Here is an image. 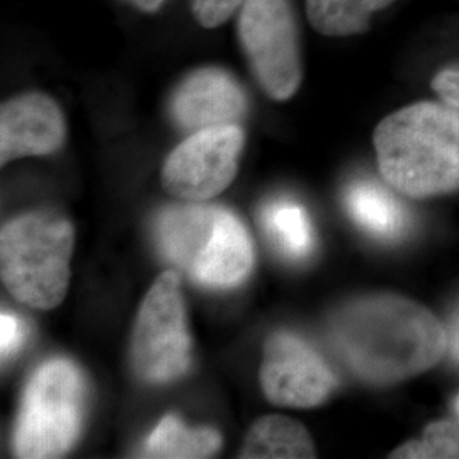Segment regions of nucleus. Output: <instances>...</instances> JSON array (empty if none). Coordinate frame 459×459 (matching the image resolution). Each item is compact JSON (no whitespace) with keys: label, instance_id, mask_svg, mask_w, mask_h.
<instances>
[{"label":"nucleus","instance_id":"nucleus-2","mask_svg":"<svg viewBox=\"0 0 459 459\" xmlns=\"http://www.w3.org/2000/svg\"><path fill=\"white\" fill-rule=\"evenodd\" d=\"M377 167L386 184L413 199L459 191V108L419 100L377 123Z\"/></svg>","mask_w":459,"mask_h":459},{"label":"nucleus","instance_id":"nucleus-4","mask_svg":"<svg viewBox=\"0 0 459 459\" xmlns=\"http://www.w3.org/2000/svg\"><path fill=\"white\" fill-rule=\"evenodd\" d=\"M87 385L68 359L43 362L30 377L14 429L17 458H62L82 432Z\"/></svg>","mask_w":459,"mask_h":459},{"label":"nucleus","instance_id":"nucleus-23","mask_svg":"<svg viewBox=\"0 0 459 459\" xmlns=\"http://www.w3.org/2000/svg\"><path fill=\"white\" fill-rule=\"evenodd\" d=\"M451 347H453V356L459 361V316L455 322V328H453V337H451Z\"/></svg>","mask_w":459,"mask_h":459},{"label":"nucleus","instance_id":"nucleus-9","mask_svg":"<svg viewBox=\"0 0 459 459\" xmlns=\"http://www.w3.org/2000/svg\"><path fill=\"white\" fill-rule=\"evenodd\" d=\"M248 100L235 77L218 66L191 72L174 91L170 115L186 132L223 125H238L247 115Z\"/></svg>","mask_w":459,"mask_h":459},{"label":"nucleus","instance_id":"nucleus-3","mask_svg":"<svg viewBox=\"0 0 459 459\" xmlns=\"http://www.w3.org/2000/svg\"><path fill=\"white\" fill-rule=\"evenodd\" d=\"M74 227L60 214L31 212L2 227L0 274L17 301L51 310L65 299L70 284Z\"/></svg>","mask_w":459,"mask_h":459},{"label":"nucleus","instance_id":"nucleus-12","mask_svg":"<svg viewBox=\"0 0 459 459\" xmlns=\"http://www.w3.org/2000/svg\"><path fill=\"white\" fill-rule=\"evenodd\" d=\"M216 214L218 206L199 201L167 206L157 220V244L165 259L189 274L213 235Z\"/></svg>","mask_w":459,"mask_h":459},{"label":"nucleus","instance_id":"nucleus-21","mask_svg":"<svg viewBox=\"0 0 459 459\" xmlns=\"http://www.w3.org/2000/svg\"><path fill=\"white\" fill-rule=\"evenodd\" d=\"M430 87L441 100L459 108V65L441 68L432 77Z\"/></svg>","mask_w":459,"mask_h":459},{"label":"nucleus","instance_id":"nucleus-1","mask_svg":"<svg viewBox=\"0 0 459 459\" xmlns=\"http://www.w3.org/2000/svg\"><path fill=\"white\" fill-rule=\"evenodd\" d=\"M330 339L351 373L377 386L426 373L443 359L449 344L434 313L394 293L345 303L330 320Z\"/></svg>","mask_w":459,"mask_h":459},{"label":"nucleus","instance_id":"nucleus-15","mask_svg":"<svg viewBox=\"0 0 459 459\" xmlns=\"http://www.w3.org/2000/svg\"><path fill=\"white\" fill-rule=\"evenodd\" d=\"M264 231L290 261H305L315 250V230L308 212L290 197L267 203L261 213Z\"/></svg>","mask_w":459,"mask_h":459},{"label":"nucleus","instance_id":"nucleus-8","mask_svg":"<svg viewBox=\"0 0 459 459\" xmlns=\"http://www.w3.org/2000/svg\"><path fill=\"white\" fill-rule=\"evenodd\" d=\"M261 385L278 407L313 409L327 402L337 377L316 349L291 332H276L264 345Z\"/></svg>","mask_w":459,"mask_h":459},{"label":"nucleus","instance_id":"nucleus-7","mask_svg":"<svg viewBox=\"0 0 459 459\" xmlns=\"http://www.w3.org/2000/svg\"><path fill=\"white\" fill-rule=\"evenodd\" d=\"M246 133L223 125L191 133L170 152L162 167V186L172 196L206 201L223 193L238 172Z\"/></svg>","mask_w":459,"mask_h":459},{"label":"nucleus","instance_id":"nucleus-22","mask_svg":"<svg viewBox=\"0 0 459 459\" xmlns=\"http://www.w3.org/2000/svg\"><path fill=\"white\" fill-rule=\"evenodd\" d=\"M126 2H130L133 7H136L142 13H155L162 7L165 0H126Z\"/></svg>","mask_w":459,"mask_h":459},{"label":"nucleus","instance_id":"nucleus-18","mask_svg":"<svg viewBox=\"0 0 459 459\" xmlns=\"http://www.w3.org/2000/svg\"><path fill=\"white\" fill-rule=\"evenodd\" d=\"M392 459L459 458V426L453 420H437L426 427L419 439L402 444L390 455Z\"/></svg>","mask_w":459,"mask_h":459},{"label":"nucleus","instance_id":"nucleus-16","mask_svg":"<svg viewBox=\"0 0 459 459\" xmlns=\"http://www.w3.org/2000/svg\"><path fill=\"white\" fill-rule=\"evenodd\" d=\"M221 447V436L212 427L191 429L176 415H165L143 444L142 456L164 459L212 458Z\"/></svg>","mask_w":459,"mask_h":459},{"label":"nucleus","instance_id":"nucleus-24","mask_svg":"<svg viewBox=\"0 0 459 459\" xmlns=\"http://www.w3.org/2000/svg\"><path fill=\"white\" fill-rule=\"evenodd\" d=\"M455 411H456V413H458V417H459V394H458V396H456V398H455Z\"/></svg>","mask_w":459,"mask_h":459},{"label":"nucleus","instance_id":"nucleus-13","mask_svg":"<svg viewBox=\"0 0 459 459\" xmlns=\"http://www.w3.org/2000/svg\"><path fill=\"white\" fill-rule=\"evenodd\" d=\"M344 201L352 221L377 240H400L411 227L407 206L377 182H352L345 191Z\"/></svg>","mask_w":459,"mask_h":459},{"label":"nucleus","instance_id":"nucleus-11","mask_svg":"<svg viewBox=\"0 0 459 459\" xmlns=\"http://www.w3.org/2000/svg\"><path fill=\"white\" fill-rule=\"evenodd\" d=\"M254 244L235 214L218 208L208 246L199 254L189 278L203 288L231 290L246 281L254 267Z\"/></svg>","mask_w":459,"mask_h":459},{"label":"nucleus","instance_id":"nucleus-10","mask_svg":"<svg viewBox=\"0 0 459 459\" xmlns=\"http://www.w3.org/2000/svg\"><path fill=\"white\" fill-rule=\"evenodd\" d=\"M65 133L64 113L47 94L9 99L0 109V162L55 153L64 145Z\"/></svg>","mask_w":459,"mask_h":459},{"label":"nucleus","instance_id":"nucleus-20","mask_svg":"<svg viewBox=\"0 0 459 459\" xmlns=\"http://www.w3.org/2000/svg\"><path fill=\"white\" fill-rule=\"evenodd\" d=\"M28 328L26 324L13 312H2L0 315V352L2 361H9L21 351L26 342Z\"/></svg>","mask_w":459,"mask_h":459},{"label":"nucleus","instance_id":"nucleus-6","mask_svg":"<svg viewBox=\"0 0 459 459\" xmlns=\"http://www.w3.org/2000/svg\"><path fill=\"white\" fill-rule=\"evenodd\" d=\"M237 34L264 92L274 100L293 98L303 82V60L290 0H246Z\"/></svg>","mask_w":459,"mask_h":459},{"label":"nucleus","instance_id":"nucleus-5","mask_svg":"<svg viewBox=\"0 0 459 459\" xmlns=\"http://www.w3.org/2000/svg\"><path fill=\"white\" fill-rule=\"evenodd\" d=\"M191 335L178 273L167 271L153 282L136 315L132 366L140 379L164 385L184 377L191 366Z\"/></svg>","mask_w":459,"mask_h":459},{"label":"nucleus","instance_id":"nucleus-19","mask_svg":"<svg viewBox=\"0 0 459 459\" xmlns=\"http://www.w3.org/2000/svg\"><path fill=\"white\" fill-rule=\"evenodd\" d=\"M244 2L246 0H191V11L203 28H218L233 16Z\"/></svg>","mask_w":459,"mask_h":459},{"label":"nucleus","instance_id":"nucleus-17","mask_svg":"<svg viewBox=\"0 0 459 459\" xmlns=\"http://www.w3.org/2000/svg\"><path fill=\"white\" fill-rule=\"evenodd\" d=\"M396 0H305L307 16L316 33L345 38L369 30L371 19Z\"/></svg>","mask_w":459,"mask_h":459},{"label":"nucleus","instance_id":"nucleus-14","mask_svg":"<svg viewBox=\"0 0 459 459\" xmlns=\"http://www.w3.org/2000/svg\"><path fill=\"white\" fill-rule=\"evenodd\" d=\"M312 436L301 422L284 415H267L248 429L240 458H315Z\"/></svg>","mask_w":459,"mask_h":459}]
</instances>
